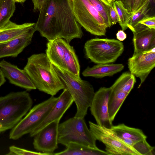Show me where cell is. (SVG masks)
I'll return each instance as SVG.
<instances>
[{"instance_id":"1","label":"cell","mask_w":155,"mask_h":155,"mask_svg":"<svg viewBox=\"0 0 155 155\" xmlns=\"http://www.w3.org/2000/svg\"><path fill=\"white\" fill-rule=\"evenodd\" d=\"M36 31L48 41L62 38L69 43L83 35L74 14L72 0H45L39 10Z\"/></svg>"},{"instance_id":"2","label":"cell","mask_w":155,"mask_h":155,"mask_svg":"<svg viewBox=\"0 0 155 155\" xmlns=\"http://www.w3.org/2000/svg\"><path fill=\"white\" fill-rule=\"evenodd\" d=\"M24 69L36 88L41 91L54 96L64 88L45 53L32 55L28 58Z\"/></svg>"},{"instance_id":"3","label":"cell","mask_w":155,"mask_h":155,"mask_svg":"<svg viewBox=\"0 0 155 155\" xmlns=\"http://www.w3.org/2000/svg\"><path fill=\"white\" fill-rule=\"evenodd\" d=\"M32 100L25 91L0 97V133L12 129L31 109Z\"/></svg>"},{"instance_id":"4","label":"cell","mask_w":155,"mask_h":155,"mask_svg":"<svg viewBox=\"0 0 155 155\" xmlns=\"http://www.w3.org/2000/svg\"><path fill=\"white\" fill-rule=\"evenodd\" d=\"M54 69L73 98L77 107L74 117L84 118L94 94V88L88 81L78 78L67 71L53 65Z\"/></svg>"},{"instance_id":"5","label":"cell","mask_w":155,"mask_h":155,"mask_svg":"<svg viewBox=\"0 0 155 155\" xmlns=\"http://www.w3.org/2000/svg\"><path fill=\"white\" fill-rule=\"evenodd\" d=\"M96 140L84 118L74 117L59 124L58 143L66 146L74 143L97 148Z\"/></svg>"},{"instance_id":"6","label":"cell","mask_w":155,"mask_h":155,"mask_svg":"<svg viewBox=\"0 0 155 155\" xmlns=\"http://www.w3.org/2000/svg\"><path fill=\"white\" fill-rule=\"evenodd\" d=\"M124 48L121 41L107 38L91 39L84 46L87 57L97 64L114 62L122 54Z\"/></svg>"},{"instance_id":"7","label":"cell","mask_w":155,"mask_h":155,"mask_svg":"<svg viewBox=\"0 0 155 155\" xmlns=\"http://www.w3.org/2000/svg\"><path fill=\"white\" fill-rule=\"evenodd\" d=\"M75 17L81 26L91 34L105 36V21L89 0H72Z\"/></svg>"},{"instance_id":"8","label":"cell","mask_w":155,"mask_h":155,"mask_svg":"<svg viewBox=\"0 0 155 155\" xmlns=\"http://www.w3.org/2000/svg\"><path fill=\"white\" fill-rule=\"evenodd\" d=\"M58 99V97L51 96L47 100L35 105L12 129L9 134V138L17 140L31 133L44 120Z\"/></svg>"},{"instance_id":"9","label":"cell","mask_w":155,"mask_h":155,"mask_svg":"<svg viewBox=\"0 0 155 155\" xmlns=\"http://www.w3.org/2000/svg\"><path fill=\"white\" fill-rule=\"evenodd\" d=\"M89 129L94 138L102 142L109 155H140L133 147L125 143L110 129L89 121Z\"/></svg>"},{"instance_id":"10","label":"cell","mask_w":155,"mask_h":155,"mask_svg":"<svg viewBox=\"0 0 155 155\" xmlns=\"http://www.w3.org/2000/svg\"><path fill=\"white\" fill-rule=\"evenodd\" d=\"M130 72L139 78L140 88L155 66V48L147 51L134 53L128 60Z\"/></svg>"},{"instance_id":"11","label":"cell","mask_w":155,"mask_h":155,"mask_svg":"<svg viewBox=\"0 0 155 155\" xmlns=\"http://www.w3.org/2000/svg\"><path fill=\"white\" fill-rule=\"evenodd\" d=\"M111 90L110 87L100 88L95 92L90 107L97 124L109 129L113 126L108 112V100Z\"/></svg>"},{"instance_id":"12","label":"cell","mask_w":155,"mask_h":155,"mask_svg":"<svg viewBox=\"0 0 155 155\" xmlns=\"http://www.w3.org/2000/svg\"><path fill=\"white\" fill-rule=\"evenodd\" d=\"M60 120L47 125L34 136L33 145L37 150L54 154L58 148V127Z\"/></svg>"},{"instance_id":"13","label":"cell","mask_w":155,"mask_h":155,"mask_svg":"<svg viewBox=\"0 0 155 155\" xmlns=\"http://www.w3.org/2000/svg\"><path fill=\"white\" fill-rule=\"evenodd\" d=\"M0 68L11 83L28 91L36 89L24 69H20L4 60L0 61Z\"/></svg>"},{"instance_id":"14","label":"cell","mask_w":155,"mask_h":155,"mask_svg":"<svg viewBox=\"0 0 155 155\" xmlns=\"http://www.w3.org/2000/svg\"><path fill=\"white\" fill-rule=\"evenodd\" d=\"M58 97V99L47 117L30 134L33 137L41 129L51 122L60 120L63 115L74 102L71 96L65 89Z\"/></svg>"},{"instance_id":"15","label":"cell","mask_w":155,"mask_h":155,"mask_svg":"<svg viewBox=\"0 0 155 155\" xmlns=\"http://www.w3.org/2000/svg\"><path fill=\"white\" fill-rule=\"evenodd\" d=\"M36 27L20 36L7 41L0 43V58L7 57H16L29 45Z\"/></svg>"},{"instance_id":"16","label":"cell","mask_w":155,"mask_h":155,"mask_svg":"<svg viewBox=\"0 0 155 155\" xmlns=\"http://www.w3.org/2000/svg\"><path fill=\"white\" fill-rule=\"evenodd\" d=\"M132 32L134 53L148 51L155 48V29L138 23Z\"/></svg>"},{"instance_id":"17","label":"cell","mask_w":155,"mask_h":155,"mask_svg":"<svg viewBox=\"0 0 155 155\" xmlns=\"http://www.w3.org/2000/svg\"><path fill=\"white\" fill-rule=\"evenodd\" d=\"M65 41L62 38L48 41L45 54L53 65L66 71L64 60Z\"/></svg>"},{"instance_id":"18","label":"cell","mask_w":155,"mask_h":155,"mask_svg":"<svg viewBox=\"0 0 155 155\" xmlns=\"http://www.w3.org/2000/svg\"><path fill=\"white\" fill-rule=\"evenodd\" d=\"M36 27V23L17 24L10 20L0 27V43L14 39Z\"/></svg>"},{"instance_id":"19","label":"cell","mask_w":155,"mask_h":155,"mask_svg":"<svg viewBox=\"0 0 155 155\" xmlns=\"http://www.w3.org/2000/svg\"><path fill=\"white\" fill-rule=\"evenodd\" d=\"M124 66L122 64H97L92 67H87L82 72L84 77L101 78L111 76L122 71Z\"/></svg>"},{"instance_id":"20","label":"cell","mask_w":155,"mask_h":155,"mask_svg":"<svg viewBox=\"0 0 155 155\" xmlns=\"http://www.w3.org/2000/svg\"><path fill=\"white\" fill-rule=\"evenodd\" d=\"M110 129L122 140L127 139L136 143L147 138L141 130L128 127L124 124L113 126Z\"/></svg>"},{"instance_id":"21","label":"cell","mask_w":155,"mask_h":155,"mask_svg":"<svg viewBox=\"0 0 155 155\" xmlns=\"http://www.w3.org/2000/svg\"><path fill=\"white\" fill-rule=\"evenodd\" d=\"M62 151L54 153L55 155H109L106 151L76 143L67 145Z\"/></svg>"},{"instance_id":"22","label":"cell","mask_w":155,"mask_h":155,"mask_svg":"<svg viewBox=\"0 0 155 155\" xmlns=\"http://www.w3.org/2000/svg\"><path fill=\"white\" fill-rule=\"evenodd\" d=\"M111 89L108 100V112L112 122L128 94L120 90Z\"/></svg>"},{"instance_id":"23","label":"cell","mask_w":155,"mask_h":155,"mask_svg":"<svg viewBox=\"0 0 155 155\" xmlns=\"http://www.w3.org/2000/svg\"><path fill=\"white\" fill-rule=\"evenodd\" d=\"M64 46V60L66 71L76 77L80 78V65L74 48L65 40Z\"/></svg>"},{"instance_id":"24","label":"cell","mask_w":155,"mask_h":155,"mask_svg":"<svg viewBox=\"0 0 155 155\" xmlns=\"http://www.w3.org/2000/svg\"><path fill=\"white\" fill-rule=\"evenodd\" d=\"M136 82L135 76L130 72L126 71L122 74L110 87L129 94Z\"/></svg>"},{"instance_id":"25","label":"cell","mask_w":155,"mask_h":155,"mask_svg":"<svg viewBox=\"0 0 155 155\" xmlns=\"http://www.w3.org/2000/svg\"><path fill=\"white\" fill-rule=\"evenodd\" d=\"M15 3L13 0H0V27L10 20L13 15Z\"/></svg>"},{"instance_id":"26","label":"cell","mask_w":155,"mask_h":155,"mask_svg":"<svg viewBox=\"0 0 155 155\" xmlns=\"http://www.w3.org/2000/svg\"><path fill=\"white\" fill-rule=\"evenodd\" d=\"M112 3L117 15L118 22L124 31L128 28L127 25L132 12H129L120 1H115Z\"/></svg>"},{"instance_id":"27","label":"cell","mask_w":155,"mask_h":155,"mask_svg":"<svg viewBox=\"0 0 155 155\" xmlns=\"http://www.w3.org/2000/svg\"><path fill=\"white\" fill-rule=\"evenodd\" d=\"M150 7L148 0L138 10L135 12H132V14L128 22L127 27L132 31L134 28L144 18L149 16Z\"/></svg>"},{"instance_id":"28","label":"cell","mask_w":155,"mask_h":155,"mask_svg":"<svg viewBox=\"0 0 155 155\" xmlns=\"http://www.w3.org/2000/svg\"><path fill=\"white\" fill-rule=\"evenodd\" d=\"M89 0L103 18L107 28L111 27L109 7L110 4L107 2H104L101 0Z\"/></svg>"},{"instance_id":"29","label":"cell","mask_w":155,"mask_h":155,"mask_svg":"<svg viewBox=\"0 0 155 155\" xmlns=\"http://www.w3.org/2000/svg\"><path fill=\"white\" fill-rule=\"evenodd\" d=\"M133 147L140 155H153L155 154V147L150 145L144 139L135 143Z\"/></svg>"},{"instance_id":"30","label":"cell","mask_w":155,"mask_h":155,"mask_svg":"<svg viewBox=\"0 0 155 155\" xmlns=\"http://www.w3.org/2000/svg\"><path fill=\"white\" fill-rule=\"evenodd\" d=\"M9 152L7 155H52L51 153L36 152L21 148L15 146H11L9 147Z\"/></svg>"},{"instance_id":"31","label":"cell","mask_w":155,"mask_h":155,"mask_svg":"<svg viewBox=\"0 0 155 155\" xmlns=\"http://www.w3.org/2000/svg\"><path fill=\"white\" fill-rule=\"evenodd\" d=\"M139 23L150 28L155 29V16H147L141 20Z\"/></svg>"},{"instance_id":"32","label":"cell","mask_w":155,"mask_h":155,"mask_svg":"<svg viewBox=\"0 0 155 155\" xmlns=\"http://www.w3.org/2000/svg\"><path fill=\"white\" fill-rule=\"evenodd\" d=\"M110 16L111 21L112 25L116 24L118 22V17L116 11L114 9L113 3L109 6Z\"/></svg>"},{"instance_id":"33","label":"cell","mask_w":155,"mask_h":155,"mask_svg":"<svg viewBox=\"0 0 155 155\" xmlns=\"http://www.w3.org/2000/svg\"><path fill=\"white\" fill-rule=\"evenodd\" d=\"M121 2L124 7L130 12H133L135 0H115Z\"/></svg>"},{"instance_id":"34","label":"cell","mask_w":155,"mask_h":155,"mask_svg":"<svg viewBox=\"0 0 155 155\" xmlns=\"http://www.w3.org/2000/svg\"><path fill=\"white\" fill-rule=\"evenodd\" d=\"M45 0H32L34 5V12L39 11L41 7Z\"/></svg>"},{"instance_id":"35","label":"cell","mask_w":155,"mask_h":155,"mask_svg":"<svg viewBox=\"0 0 155 155\" xmlns=\"http://www.w3.org/2000/svg\"><path fill=\"white\" fill-rule=\"evenodd\" d=\"M147 0H135L134 4L133 12H135L141 7Z\"/></svg>"},{"instance_id":"36","label":"cell","mask_w":155,"mask_h":155,"mask_svg":"<svg viewBox=\"0 0 155 155\" xmlns=\"http://www.w3.org/2000/svg\"><path fill=\"white\" fill-rule=\"evenodd\" d=\"M116 37L118 40L123 41L127 38V35L124 31L119 30L116 34Z\"/></svg>"},{"instance_id":"37","label":"cell","mask_w":155,"mask_h":155,"mask_svg":"<svg viewBox=\"0 0 155 155\" xmlns=\"http://www.w3.org/2000/svg\"><path fill=\"white\" fill-rule=\"evenodd\" d=\"M150 7L149 16H155V0H148Z\"/></svg>"},{"instance_id":"38","label":"cell","mask_w":155,"mask_h":155,"mask_svg":"<svg viewBox=\"0 0 155 155\" xmlns=\"http://www.w3.org/2000/svg\"><path fill=\"white\" fill-rule=\"evenodd\" d=\"M6 80L0 68V87L5 82Z\"/></svg>"},{"instance_id":"39","label":"cell","mask_w":155,"mask_h":155,"mask_svg":"<svg viewBox=\"0 0 155 155\" xmlns=\"http://www.w3.org/2000/svg\"><path fill=\"white\" fill-rule=\"evenodd\" d=\"M14 2H24L26 0H13Z\"/></svg>"},{"instance_id":"40","label":"cell","mask_w":155,"mask_h":155,"mask_svg":"<svg viewBox=\"0 0 155 155\" xmlns=\"http://www.w3.org/2000/svg\"><path fill=\"white\" fill-rule=\"evenodd\" d=\"M107 2L110 4L112 3L113 2L115 1V0H106Z\"/></svg>"}]
</instances>
